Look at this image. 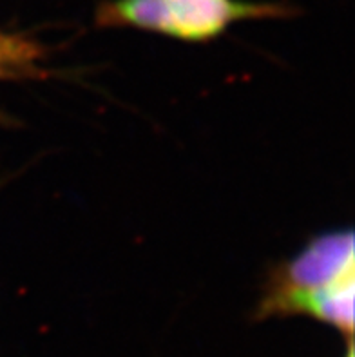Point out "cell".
Instances as JSON below:
<instances>
[{
    "label": "cell",
    "mask_w": 355,
    "mask_h": 357,
    "mask_svg": "<svg viewBox=\"0 0 355 357\" xmlns=\"http://www.w3.org/2000/svg\"><path fill=\"white\" fill-rule=\"evenodd\" d=\"M287 13L281 4L243 0H107L96 9V24L135 27L185 42H207L234 22Z\"/></svg>",
    "instance_id": "obj_1"
},
{
    "label": "cell",
    "mask_w": 355,
    "mask_h": 357,
    "mask_svg": "<svg viewBox=\"0 0 355 357\" xmlns=\"http://www.w3.org/2000/svg\"><path fill=\"white\" fill-rule=\"evenodd\" d=\"M350 276H355L354 232L317 236L296 258L272 272L259 316H292L303 299Z\"/></svg>",
    "instance_id": "obj_2"
},
{
    "label": "cell",
    "mask_w": 355,
    "mask_h": 357,
    "mask_svg": "<svg viewBox=\"0 0 355 357\" xmlns=\"http://www.w3.org/2000/svg\"><path fill=\"white\" fill-rule=\"evenodd\" d=\"M354 296L355 276H350L303 299L296 314H306V316L335 326L341 332L352 334L354 332Z\"/></svg>",
    "instance_id": "obj_3"
},
{
    "label": "cell",
    "mask_w": 355,
    "mask_h": 357,
    "mask_svg": "<svg viewBox=\"0 0 355 357\" xmlns=\"http://www.w3.org/2000/svg\"><path fill=\"white\" fill-rule=\"evenodd\" d=\"M42 59V47L35 40L0 31V80L35 77Z\"/></svg>",
    "instance_id": "obj_4"
},
{
    "label": "cell",
    "mask_w": 355,
    "mask_h": 357,
    "mask_svg": "<svg viewBox=\"0 0 355 357\" xmlns=\"http://www.w3.org/2000/svg\"><path fill=\"white\" fill-rule=\"evenodd\" d=\"M347 357H354V352H352V349L348 350V356Z\"/></svg>",
    "instance_id": "obj_5"
}]
</instances>
